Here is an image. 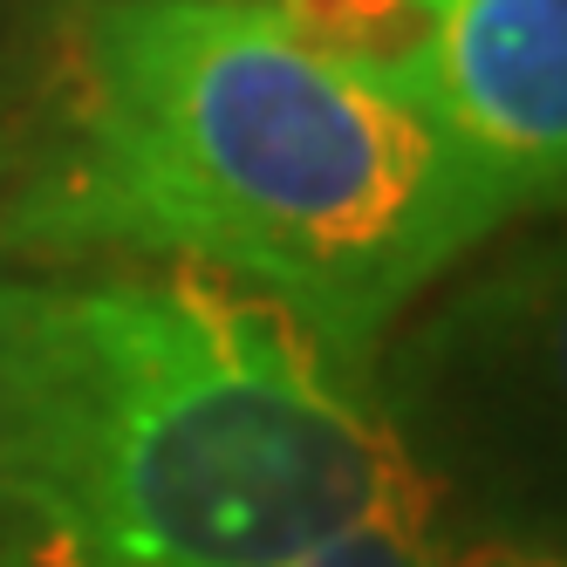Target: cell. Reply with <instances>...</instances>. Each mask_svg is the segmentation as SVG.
Listing matches in <instances>:
<instances>
[{"label": "cell", "instance_id": "obj_1", "mask_svg": "<svg viewBox=\"0 0 567 567\" xmlns=\"http://www.w3.org/2000/svg\"><path fill=\"white\" fill-rule=\"evenodd\" d=\"M513 219L431 96L254 0H69L0 239L42 260H178L362 355Z\"/></svg>", "mask_w": 567, "mask_h": 567}, {"label": "cell", "instance_id": "obj_2", "mask_svg": "<svg viewBox=\"0 0 567 567\" xmlns=\"http://www.w3.org/2000/svg\"><path fill=\"white\" fill-rule=\"evenodd\" d=\"M437 519L362 355L226 274H0V560L295 567Z\"/></svg>", "mask_w": 567, "mask_h": 567}, {"label": "cell", "instance_id": "obj_3", "mask_svg": "<svg viewBox=\"0 0 567 567\" xmlns=\"http://www.w3.org/2000/svg\"><path fill=\"white\" fill-rule=\"evenodd\" d=\"M417 83L472 165L534 213L567 172V0H411Z\"/></svg>", "mask_w": 567, "mask_h": 567}, {"label": "cell", "instance_id": "obj_4", "mask_svg": "<svg viewBox=\"0 0 567 567\" xmlns=\"http://www.w3.org/2000/svg\"><path fill=\"white\" fill-rule=\"evenodd\" d=\"M431 519H377V526H355L349 540L321 547L295 567H431Z\"/></svg>", "mask_w": 567, "mask_h": 567}, {"label": "cell", "instance_id": "obj_5", "mask_svg": "<svg viewBox=\"0 0 567 567\" xmlns=\"http://www.w3.org/2000/svg\"><path fill=\"white\" fill-rule=\"evenodd\" d=\"M431 567H560V554L540 540H472V547L431 540Z\"/></svg>", "mask_w": 567, "mask_h": 567}, {"label": "cell", "instance_id": "obj_6", "mask_svg": "<svg viewBox=\"0 0 567 567\" xmlns=\"http://www.w3.org/2000/svg\"><path fill=\"white\" fill-rule=\"evenodd\" d=\"M0 178H8V131H0Z\"/></svg>", "mask_w": 567, "mask_h": 567}, {"label": "cell", "instance_id": "obj_7", "mask_svg": "<svg viewBox=\"0 0 567 567\" xmlns=\"http://www.w3.org/2000/svg\"><path fill=\"white\" fill-rule=\"evenodd\" d=\"M254 8H288V0H254Z\"/></svg>", "mask_w": 567, "mask_h": 567}]
</instances>
